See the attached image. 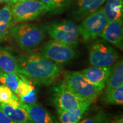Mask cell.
<instances>
[{
  "label": "cell",
  "mask_w": 123,
  "mask_h": 123,
  "mask_svg": "<svg viewBox=\"0 0 123 123\" xmlns=\"http://www.w3.org/2000/svg\"><path fill=\"white\" fill-rule=\"evenodd\" d=\"M10 33L20 48L27 52L38 47L45 38L42 29L36 25L26 22L14 25Z\"/></svg>",
  "instance_id": "cell-2"
},
{
  "label": "cell",
  "mask_w": 123,
  "mask_h": 123,
  "mask_svg": "<svg viewBox=\"0 0 123 123\" xmlns=\"http://www.w3.org/2000/svg\"><path fill=\"white\" fill-rule=\"evenodd\" d=\"M18 2V0H0V3H6L7 4H15Z\"/></svg>",
  "instance_id": "cell-29"
},
{
  "label": "cell",
  "mask_w": 123,
  "mask_h": 123,
  "mask_svg": "<svg viewBox=\"0 0 123 123\" xmlns=\"http://www.w3.org/2000/svg\"><path fill=\"white\" fill-rule=\"evenodd\" d=\"M103 10L108 22L122 19L123 0H107Z\"/></svg>",
  "instance_id": "cell-19"
},
{
  "label": "cell",
  "mask_w": 123,
  "mask_h": 123,
  "mask_svg": "<svg viewBox=\"0 0 123 123\" xmlns=\"http://www.w3.org/2000/svg\"><path fill=\"white\" fill-rule=\"evenodd\" d=\"M0 123H16L11 120L0 109Z\"/></svg>",
  "instance_id": "cell-28"
},
{
  "label": "cell",
  "mask_w": 123,
  "mask_h": 123,
  "mask_svg": "<svg viewBox=\"0 0 123 123\" xmlns=\"http://www.w3.org/2000/svg\"><path fill=\"white\" fill-rule=\"evenodd\" d=\"M30 1V0H18V1Z\"/></svg>",
  "instance_id": "cell-30"
},
{
  "label": "cell",
  "mask_w": 123,
  "mask_h": 123,
  "mask_svg": "<svg viewBox=\"0 0 123 123\" xmlns=\"http://www.w3.org/2000/svg\"><path fill=\"white\" fill-rule=\"evenodd\" d=\"M93 101H87L75 110L63 111L57 109L59 123H78L89 110Z\"/></svg>",
  "instance_id": "cell-13"
},
{
  "label": "cell",
  "mask_w": 123,
  "mask_h": 123,
  "mask_svg": "<svg viewBox=\"0 0 123 123\" xmlns=\"http://www.w3.org/2000/svg\"><path fill=\"white\" fill-rule=\"evenodd\" d=\"M21 106L26 110L32 123H59L54 115L39 104L21 103Z\"/></svg>",
  "instance_id": "cell-11"
},
{
  "label": "cell",
  "mask_w": 123,
  "mask_h": 123,
  "mask_svg": "<svg viewBox=\"0 0 123 123\" xmlns=\"http://www.w3.org/2000/svg\"><path fill=\"white\" fill-rule=\"evenodd\" d=\"M108 23L103 9H99L86 17L78 26L79 35L84 42L96 39L100 36Z\"/></svg>",
  "instance_id": "cell-6"
},
{
  "label": "cell",
  "mask_w": 123,
  "mask_h": 123,
  "mask_svg": "<svg viewBox=\"0 0 123 123\" xmlns=\"http://www.w3.org/2000/svg\"><path fill=\"white\" fill-rule=\"evenodd\" d=\"M63 82L83 101H94L103 90L88 81L79 71H67Z\"/></svg>",
  "instance_id": "cell-3"
},
{
  "label": "cell",
  "mask_w": 123,
  "mask_h": 123,
  "mask_svg": "<svg viewBox=\"0 0 123 123\" xmlns=\"http://www.w3.org/2000/svg\"><path fill=\"white\" fill-rule=\"evenodd\" d=\"M119 58V53L103 41H97L90 46L89 61L92 66L112 67Z\"/></svg>",
  "instance_id": "cell-7"
},
{
  "label": "cell",
  "mask_w": 123,
  "mask_h": 123,
  "mask_svg": "<svg viewBox=\"0 0 123 123\" xmlns=\"http://www.w3.org/2000/svg\"><path fill=\"white\" fill-rule=\"evenodd\" d=\"M0 71L19 74L17 57L10 49L0 46Z\"/></svg>",
  "instance_id": "cell-14"
},
{
  "label": "cell",
  "mask_w": 123,
  "mask_h": 123,
  "mask_svg": "<svg viewBox=\"0 0 123 123\" xmlns=\"http://www.w3.org/2000/svg\"><path fill=\"white\" fill-rule=\"evenodd\" d=\"M103 39L122 50L123 39V19L109 22L100 36Z\"/></svg>",
  "instance_id": "cell-10"
},
{
  "label": "cell",
  "mask_w": 123,
  "mask_h": 123,
  "mask_svg": "<svg viewBox=\"0 0 123 123\" xmlns=\"http://www.w3.org/2000/svg\"><path fill=\"white\" fill-rule=\"evenodd\" d=\"M103 101L108 105H123V85L113 90L104 91Z\"/></svg>",
  "instance_id": "cell-20"
},
{
  "label": "cell",
  "mask_w": 123,
  "mask_h": 123,
  "mask_svg": "<svg viewBox=\"0 0 123 123\" xmlns=\"http://www.w3.org/2000/svg\"><path fill=\"white\" fill-rule=\"evenodd\" d=\"M106 117L105 113L100 111L90 117L81 119L78 123H103Z\"/></svg>",
  "instance_id": "cell-25"
},
{
  "label": "cell",
  "mask_w": 123,
  "mask_h": 123,
  "mask_svg": "<svg viewBox=\"0 0 123 123\" xmlns=\"http://www.w3.org/2000/svg\"><path fill=\"white\" fill-rule=\"evenodd\" d=\"M19 100L21 103L24 104H33L36 103L37 100V92L35 88L33 89L28 95L19 98Z\"/></svg>",
  "instance_id": "cell-26"
},
{
  "label": "cell",
  "mask_w": 123,
  "mask_h": 123,
  "mask_svg": "<svg viewBox=\"0 0 123 123\" xmlns=\"http://www.w3.org/2000/svg\"><path fill=\"white\" fill-rule=\"evenodd\" d=\"M86 102L80 99L63 82L54 87L53 103L57 109L69 111L78 108Z\"/></svg>",
  "instance_id": "cell-9"
},
{
  "label": "cell",
  "mask_w": 123,
  "mask_h": 123,
  "mask_svg": "<svg viewBox=\"0 0 123 123\" xmlns=\"http://www.w3.org/2000/svg\"><path fill=\"white\" fill-rule=\"evenodd\" d=\"M46 6V12H61L71 4L72 0H39Z\"/></svg>",
  "instance_id": "cell-22"
},
{
  "label": "cell",
  "mask_w": 123,
  "mask_h": 123,
  "mask_svg": "<svg viewBox=\"0 0 123 123\" xmlns=\"http://www.w3.org/2000/svg\"><path fill=\"white\" fill-rule=\"evenodd\" d=\"M107 0H77L74 14L81 18L97 11Z\"/></svg>",
  "instance_id": "cell-15"
},
{
  "label": "cell",
  "mask_w": 123,
  "mask_h": 123,
  "mask_svg": "<svg viewBox=\"0 0 123 123\" xmlns=\"http://www.w3.org/2000/svg\"><path fill=\"white\" fill-rule=\"evenodd\" d=\"M14 24L11 4H7L0 9V42L7 37Z\"/></svg>",
  "instance_id": "cell-16"
},
{
  "label": "cell",
  "mask_w": 123,
  "mask_h": 123,
  "mask_svg": "<svg viewBox=\"0 0 123 123\" xmlns=\"http://www.w3.org/2000/svg\"><path fill=\"white\" fill-rule=\"evenodd\" d=\"M44 29L55 41L72 46L78 44L79 37L78 26L73 21H54L46 24Z\"/></svg>",
  "instance_id": "cell-4"
},
{
  "label": "cell",
  "mask_w": 123,
  "mask_h": 123,
  "mask_svg": "<svg viewBox=\"0 0 123 123\" xmlns=\"http://www.w3.org/2000/svg\"><path fill=\"white\" fill-rule=\"evenodd\" d=\"M19 74L35 82L50 84L61 75L59 64L44 56L42 53H30L17 58Z\"/></svg>",
  "instance_id": "cell-1"
},
{
  "label": "cell",
  "mask_w": 123,
  "mask_h": 123,
  "mask_svg": "<svg viewBox=\"0 0 123 123\" xmlns=\"http://www.w3.org/2000/svg\"><path fill=\"white\" fill-rule=\"evenodd\" d=\"M123 85V62L118 61L111 67L110 74L105 83V91L116 88Z\"/></svg>",
  "instance_id": "cell-17"
},
{
  "label": "cell",
  "mask_w": 123,
  "mask_h": 123,
  "mask_svg": "<svg viewBox=\"0 0 123 123\" xmlns=\"http://www.w3.org/2000/svg\"><path fill=\"white\" fill-rule=\"evenodd\" d=\"M0 103H1V100H0Z\"/></svg>",
  "instance_id": "cell-31"
},
{
  "label": "cell",
  "mask_w": 123,
  "mask_h": 123,
  "mask_svg": "<svg viewBox=\"0 0 123 123\" xmlns=\"http://www.w3.org/2000/svg\"><path fill=\"white\" fill-rule=\"evenodd\" d=\"M0 109L16 123H32L26 110L21 106L14 108L6 104L0 103Z\"/></svg>",
  "instance_id": "cell-18"
},
{
  "label": "cell",
  "mask_w": 123,
  "mask_h": 123,
  "mask_svg": "<svg viewBox=\"0 0 123 123\" xmlns=\"http://www.w3.org/2000/svg\"><path fill=\"white\" fill-rule=\"evenodd\" d=\"M42 54L58 64L66 63L76 56L74 46L52 39L47 42L42 49Z\"/></svg>",
  "instance_id": "cell-8"
},
{
  "label": "cell",
  "mask_w": 123,
  "mask_h": 123,
  "mask_svg": "<svg viewBox=\"0 0 123 123\" xmlns=\"http://www.w3.org/2000/svg\"><path fill=\"white\" fill-rule=\"evenodd\" d=\"M46 13L45 5L39 0L18 1L12 6L14 24L33 21Z\"/></svg>",
  "instance_id": "cell-5"
},
{
  "label": "cell",
  "mask_w": 123,
  "mask_h": 123,
  "mask_svg": "<svg viewBox=\"0 0 123 123\" xmlns=\"http://www.w3.org/2000/svg\"><path fill=\"white\" fill-rule=\"evenodd\" d=\"M111 67H99L92 66L80 71L91 83L103 90L110 74Z\"/></svg>",
  "instance_id": "cell-12"
},
{
  "label": "cell",
  "mask_w": 123,
  "mask_h": 123,
  "mask_svg": "<svg viewBox=\"0 0 123 123\" xmlns=\"http://www.w3.org/2000/svg\"><path fill=\"white\" fill-rule=\"evenodd\" d=\"M18 98L11 89L5 85H0V100L1 103L7 104L13 99ZM19 99V98H18Z\"/></svg>",
  "instance_id": "cell-24"
},
{
  "label": "cell",
  "mask_w": 123,
  "mask_h": 123,
  "mask_svg": "<svg viewBox=\"0 0 123 123\" xmlns=\"http://www.w3.org/2000/svg\"><path fill=\"white\" fill-rule=\"evenodd\" d=\"M103 123H123V115H119L111 117H106Z\"/></svg>",
  "instance_id": "cell-27"
},
{
  "label": "cell",
  "mask_w": 123,
  "mask_h": 123,
  "mask_svg": "<svg viewBox=\"0 0 123 123\" xmlns=\"http://www.w3.org/2000/svg\"><path fill=\"white\" fill-rule=\"evenodd\" d=\"M24 76L20 80L16 90L15 95L18 98H21L28 95L32 90L35 88L34 86L30 81L26 79Z\"/></svg>",
  "instance_id": "cell-23"
},
{
  "label": "cell",
  "mask_w": 123,
  "mask_h": 123,
  "mask_svg": "<svg viewBox=\"0 0 123 123\" xmlns=\"http://www.w3.org/2000/svg\"><path fill=\"white\" fill-rule=\"evenodd\" d=\"M22 75L14 73H4L0 71V83L11 89L15 94L20 80L24 77Z\"/></svg>",
  "instance_id": "cell-21"
}]
</instances>
